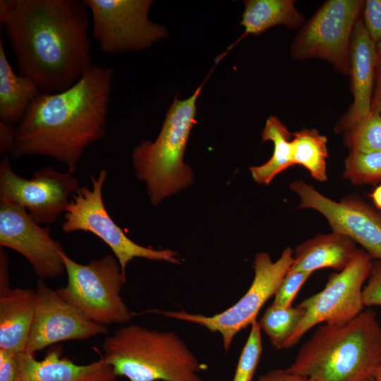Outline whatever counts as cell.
<instances>
[{
	"mask_svg": "<svg viewBox=\"0 0 381 381\" xmlns=\"http://www.w3.org/2000/svg\"><path fill=\"white\" fill-rule=\"evenodd\" d=\"M107 171L102 169L90 176L91 188L79 187L73 194L64 212L62 230L90 232L103 241L112 250L122 272L135 258L181 264L179 254L170 249L155 250L137 244L130 239L112 219L103 201L102 190Z\"/></svg>",
	"mask_w": 381,
	"mask_h": 381,
	"instance_id": "obj_8",
	"label": "cell"
},
{
	"mask_svg": "<svg viewBox=\"0 0 381 381\" xmlns=\"http://www.w3.org/2000/svg\"><path fill=\"white\" fill-rule=\"evenodd\" d=\"M342 133L344 143L350 151H381V114L370 111Z\"/></svg>",
	"mask_w": 381,
	"mask_h": 381,
	"instance_id": "obj_25",
	"label": "cell"
},
{
	"mask_svg": "<svg viewBox=\"0 0 381 381\" xmlns=\"http://www.w3.org/2000/svg\"><path fill=\"white\" fill-rule=\"evenodd\" d=\"M0 246L21 254L41 279L66 272L60 243L22 206L0 202Z\"/></svg>",
	"mask_w": 381,
	"mask_h": 381,
	"instance_id": "obj_14",
	"label": "cell"
},
{
	"mask_svg": "<svg viewBox=\"0 0 381 381\" xmlns=\"http://www.w3.org/2000/svg\"><path fill=\"white\" fill-rule=\"evenodd\" d=\"M78 188V181L69 172L46 167L25 179L12 170L8 155L1 160L0 202L23 207L40 224L55 222Z\"/></svg>",
	"mask_w": 381,
	"mask_h": 381,
	"instance_id": "obj_12",
	"label": "cell"
},
{
	"mask_svg": "<svg viewBox=\"0 0 381 381\" xmlns=\"http://www.w3.org/2000/svg\"><path fill=\"white\" fill-rule=\"evenodd\" d=\"M327 138L315 129L303 128L292 135L291 159L294 165L305 167L318 181L327 180Z\"/></svg>",
	"mask_w": 381,
	"mask_h": 381,
	"instance_id": "obj_23",
	"label": "cell"
},
{
	"mask_svg": "<svg viewBox=\"0 0 381 381\" xmlns=\"http://www.w3.org/2000/svg\"><path fill=\"white\" fill-rule=\"evenodd\" d=\"M372 377L373 381H381V365L375 370Z\"/></svg>",
	"mask_w": 381,
	"mask_h": 381,
	"instance_id": "obj_36",
	"label": "cell"
},
{
	"mask_svg": "<svg viewBox=\"0 0 381 381\" xmlns=\"http://www.w3.org/2000/svg\"><path fill=\"white\" fill-rule=\"evenodd\" d=\"M311 274L307 272L289 270L274 295L272 303L282 308L292 306L299 289Z\"/></svg>",
	"mask_w": 381,
	"mask_h": 381,
	"instance_id": "obj_28",
	"label": "cell"
},
{
	"mask_svg": "<svg viewBox=\"0 0 381 381\" xmlns=\"http://www.w3.org/2000/svg\"><path fill=\"white\" fill-rule=\"evenodd\" d=\"M294 252L286 248L281 256L272 261L265 252L255 255L253 260L254 278L245 294L233 306L224 311L210 316L193 314L184 310L171 311L157 309L147 310L165 317L200 325L222 337L225 351L230 349L235 336L250 325L265 303L274 296L282 281L289 270Z\"/></svg>",
	"mask_w": 381,
	"mask_h": 381,
	"instance_id": "obj_7",
	"label": "cell"
},
{
	"mask_svg": "<svg viewBox=\"0 0 381 381\" xmlns=\"http://www.w3.org/2000/svg\"><path fill=\"white\" fill-rule=\"evenodd\" d=\"M373 262L370 255L358 248L344 269L328 277L322 291L301 302L298 306L304 309L305 315L284 349L295 346L304 334L320 323L344 324L363 312V289Z\"/></svg>",
	"mask_w": 381,
	"mask_h": 381,
	"instance_id": "obj_10",
	"label": "cell"
},
{
	"mask_svg": "<svg viewBox=\"0 0 381 381\" xmlns=\"http://www.w3.org/2000/svg\"><path fill=\"white\" fill-rule=\"evenodd\" d=\"M290 188L300 198L299 207L320 212L332 231L351 238L373 260H381L380 213L355 197L333 200L302 180L293 181Z\"/></svg>",
	"mask_w": 381,
	"mask_h": 381,
	"instance_id": "obj_13",
	"label": "cell"
},
{
	"mask_svg": "<svg viewBox=\"0 0 381 381\" xmlns=\"http://www.w3.org/2000/svg\"><path fill=\"white\" fill-rule=\"evenodd\" d=\"M107 332L106 326L87 318L40 279L35 289L34 318L24 352L34 354L60 341L85 340Z\"/></svg>",
	"mask_w": 381,
	"mask_h": 381,
	"instance_id": "obj_15",
	"label": "cell"
},
{
	"mask_svg": "<svg viewBox=\"0 0 381 381\" xmlns=\"http://www.w3.org/2000/svg\"><path fill=\"white\" fill-rule=\"evenodd\" d=\"M381 365V325L367 309L341 325L319 327L287 370L315 381H368Z\"/></svg>",
	"mask_w": 381,
	"mask_h": 381,
	"instance_id": "obj_3",
	"label": "cell"
},
{
	"mask_svg": "<svg viewBox=\"0 0 381 381\" xmlns=\"http://www.w3.org/2000/svg\"><path fill=\"white\" fill-rule=\"evenodd\" d=\"M292 135L287 127L275 116H270L262 132V142L274 145L270 159L262 165L249 167L253 180L268 185L279 173L294 166L291 159Z\"/></svg>",
	"mask_w": 381,
	"mask_h": 381,
	"instance_id": "obj_22",
	"label": "cell"
},
{
	"mask_svg": "<svg viewBox=\"0 0 381 381\" xmlns=\"http://www.w3.org/2000/svg\"><path fill=\"white\" fill-rule=\"evenodd\" d=\"M381 114V54L378 53L371 111Z\"/></svg>",
	"mask_w": 381,
	"mask_h": 381,
	"instance_id": "obj_34",
	"label": "cell"
},
{
	"mask_svg": "<svg viewBox=\"0 0 381 381\" xmlns=\"http://www.w3.org/2000/svg\"><path fill=\"white\" fill-rule=\"evenodd\" d=\"M0 24L19 74L42 93L69 88L95 65L84 0H0Z\"/></svg>",
	"mask_w": 381,
	"mask_h": 381,
	"instance_id": "obj_1",
	"label": "cell"
},
{
	"mask_svg": "<svg viewBox=\"0 0 381 381\" xmlns=\"http://www.w3.org/2000/svg\"><path fill=\"white\" fill-rule=\"evenodd\" d=\"M375 205L381 210V185L377 186L370 195Z\"/></svg>",
	"mask_w": 381,
	"mask_h": 381,
	"instance_id": "obj_35",
	"label": "cell"
},
{
	"mask_svg": "<svg viewBox=\"0 0 381 381\" xmlns=\"http://www.w3.org/2000/svg\"><path fill=\"white\" fill-rule=\"evenodd\" d=\"M365 306H381V260H375L363 289Z\"/></svg>",
	"mask_w": 381,
	"mask_h": 381,
	"instance_id": "obj_29",
	"label": "cell"
},
{
	"mask_svg": "<svg viewBox=\"0 0 381 381\" xmlns=\"http://www.w3.org/2000/svg\"><path fill=\"white\" fill-rule=\"evenodd\" d=\"M92 35L101 50L116 54L146 49L167 36L166 28L148 19L151 0H84Z\"/></svg>",
	"mask_w": 381,
	"mask_h": 381,
	"instance_id": "obj_11",
	"label": "cell"
},
{
	"mask_svg": "<svg viewBox=\"0 0 381 381\" xmlns=\"http://www.w3.org/2000/svg\"><path fill=\"white\" fill-rule=\"evenodd\" d=\"M368 381H373V377H371Z\"/></svg>",
	"mask_w": 381,
	"mask_h": 381,
	"instance_id": "obj_38",
	"label": "cell"
},
{
	"mask_svg": "<svg viewBox=\"0 0 381 381\" xmlns=\"http://www.w3.org/2000/svg\"><path fill=\"white\" fill-rule=\"evenodd\" d=\"M256 381H315L286 369H273L259 376Z\"/></svg>",
	"mask_w": 381,
	"mask_h": 381,
	"instance_id": "obj_32",
	"label": "cell"
},
{
	"mask_svg": "<svg viewBox=\"0 0 381 381\" xmlns=\"http://www.w3.org/2000/svg\"><path fill=\"white\" fill-rule=\"evenodd\" d=\"M243 3L241 25L244 32L231 47L248 35H259L280 25L296 29L304 24V17L294 0H247Z\"/></svg>",
	"mask_w": 381,
	"mask_h": 381,
	"instance_id": "obj_21",
	"label": "cell"
},
{
	"mask_svg": "<svg viewBox=\"0 0 381 381\" xmlns=\"http://www.w3.org/2000/svg\"><path fill=\"white\" fill-rule=\"evenodd\" d=\"M18 381H116L113 368L102 357L87 364L74 363L61 358L59 350H52L42 360L34 354L18 353Z\"/></svg>",
	"mask_w": 381,
	"mask_h": 381,
	"instance_id": "obj_17",
	"label": "cell"
},
{
	"mask_svg": "<svg viewBox=\"0 0 381 381\" xmlns=\"http://www.w3.org/2000/svg\"><path fill=\"white\" fill-rule=\"evenodd\" d=\"M18 353L0 349V381H18L20 367Z\"/></svg>",
	"mask_w": 381,
	"mask_h": 381,
	"instance_id": "obj_31",
	"label": "cell"
},
{
	"mask_svg": "<svg viewBox=\"0 0 381 381\" xmlns=\"http://www.w3.org/2000/svg\"><path fill=\"white\" fill-rule=\"evenodd\" d=\"M343 176L354 185L381 183V151H350L344 161Z\"/></svg>",
	"mask_w": 381,
	"mask_h": 381,
	"instance_id": "obj_26",
	"label": "cell"
},
{
	"mask_svg": "<svg viewBox=\"0 0 381 381\" xmlns=\"http://www.w3.org/2000/svg\"><path fill=\"white\" fill-rule=\"evenodd\" d=\"M35 306V290L0 282V349L25 351Z\"/></svg>",
	"mask_w": 381,
	"mask_h": 381,
	"instance_id": "obj_18",
	"label": "cell"
},
{
	"mask_svg": "<svg viewBox=\"0 0 381 381\" xmlns=\"http://www.w3.org/2000/svg\"><path fill=\"white\" fill-rule=\"evenodd\" d=\"M358 249L356 243L345 235L334 231L319 234L296 247L289 270L313 273L329 267L339 272L351 261Z\"/></svg>",
	"mask_w": 381,
	"mask_h": 381,
	"instance_id": "obj_19",
	"label": "cell"
},
{
	"mask_svg": "<svg viewBox=\"0 0 381 381\" xmlns=\"http://www.w3.org/2000/svg\"><path fill=\"white\" fill-rule=\"evenodd\" d=\"M102 358L129 381H203L204 368L181 337L138 325L116 329L102 342Z\"/></svg>",
	"mask_w": 381,
	"mask_h": 381,
	"instance_id": "obj_4",
	"label": "cell"
},
{
	"mask_svg": "<svg viewBox=\"0 0 381 381\" xmlns=\"http://www.w3.org/2000/svg\"><path fill=\"white\" fill-rule=\"evenodd\" d=\"M362 20L371 39L377 43L381 40V0L364 1Z\"/></svg>",
	"mask_w": 381,
	"mask_h": 381,
	"instance_id": "obj_30",
	"label": "cell"
},
{
	"mask_svg": "<svg viewBox=\"0 0 381 381\" xmlns=\"http://www.w3.org/2000/svg\"><path fill=\"white\" fill-rule=\"evenodd\" d=\"M61 256L68 278L67 284L56 289L62 298L104 326L132 319L133 313L121 296L126 277L114 255L107 254L87 264L75 262L64 250Z\"/></svg>",
	"mask_w": 381,
	"mask_h": 381,
	"instance_id": "obj_6",
	"label": "cell"
},
{
	"mask_svg": "<svg viewBox=\"0 0 381 381\" xmlns=\"http://www.w3.org/2000/svg\"><path fill=\"white\" fill-rule=\"evenodd\" d=\"M377 56V43L371 39L360 18L354 27L350 47L353 102L337 122V133H342L370 113Z\"/></svg>",
	"mask_w": 381,
	"mask_h": 381,
	"instance_id": "obj_16",
	"label": "cell"
},
{
	"mask_svg": "<svg viewBox=\"0 0 381 381\" xmlns=\"http://www.w3.org/2000/svg\"><path fill=\"white\" fill-rule=\"evenodd\" d=\"M305 310L297 306L282 308L272 303L258 321L261 331L276 350H282L300 325Z\"/></svg>",
	"mask_w": 381,
	"mask_h": 381,
	"instance_id": "obj_24",
	"label": "cell"
},
{
	"mask_svg": "<svg viewBox=\"0 0 381 381\" xmlns=\"http://www.w3.org/2000/svg\"><path fill=\"white\" fill-rule=\"evenodd\" d=\"M15 127L4 121H0V154H10L15 143Z\"/></svg>",
	"mask_w": 381,
	"mask_h": 381,
	"instance_id": "obj_33",
	"label": "cell"
},
{
	"mask_svg": "<svg viewBox=\"0 0 381 381\" xmlns=\"http://www.w3.org/2000/svg\"><path fill=\"white\" fill-rule=\"evenodd\" d=\"M30 78L13 70L0 40V119L11 125H18L30 105L41 94Z\"/></svg>",
	"mask_w": 381,
	"mask_h": 381,
	"instance_id": "obj_20",
	"label": "cell"
},
{
	"mask_svg": "<svg viewBox=\"0 0 381 381\" xmlns=\"http://www.w3.org/2000/svg\"><path fill=\"white\" fill-rule=\"evenodd\" d=\"M205 83V80L186 99L176 97L157 139L144 140L133 151L136 176L146 183L150 201L154 205L193 182L192 171L183 157L196 123V102Z\"/></svg>",
	"mask_w": 381,
	"mask_h": 381,
	"instance_id": "obj_5",
	"label": "cell"
},
{
	"mask_svg": "<svg viewBox=\"0 0 381 381\" xmlns=\"http://www.w3.org/2000/svg\"><path fill=\"white\" fill-rule=\"evenodd\" d=\"M114 70L95 64L74 85L41 93L15 127L10 155H42L73 174L85 150L106 134Z\"/></svg>",
	"mask_w": 381,
	"mask_h": 381,
	"instance_id": "obj_2",
	"label": "cell"
},
{
	"mask_svg": "<svg viewBox=\"0 0 381 381\" xmlns=\"http://www.w3.org/2000/svg\"><path fill=\"white\" fill-rule=\"evenodd\" d=\"M377 53L381 54V40L377 43Z\"/></svg>",
	"mask_w": 381,
	"mask_h": 381,
	"instance_id": "obj_37",
	"label": "cell"
},
{
	"mask_svg": "<svg viewBox=\"0 0 381 381\" xmlns=\"http://www.w3.org/2000/svg\"><path fill=\"white\" fill-rule=\"evenodd\" d=\"M363 0H328L306 22L295 36L291 54L295 61L318 59L349 75L350 47Z\"/></svg>",
	"mask_w": 381,
	"mask_h": 381,
	"instance_id": "obj_9",
	"label": "cell"
},
{
	"mask_svg": "<svg viewBox=\"0 0 381 381\" xmlns=\"http://www.w3.org/2000/svg\"><path fill=\"white\" fill-rule=\"evenodd\" d=\"M261 329L255 320L241 351L232 381H251L258 368L262 351Z\"/></svg>",
	"mask_w": 381,
	"mask_h": 381,
	"instance_id": "obj_27",
	"label": "cell"
}]
</instances>
